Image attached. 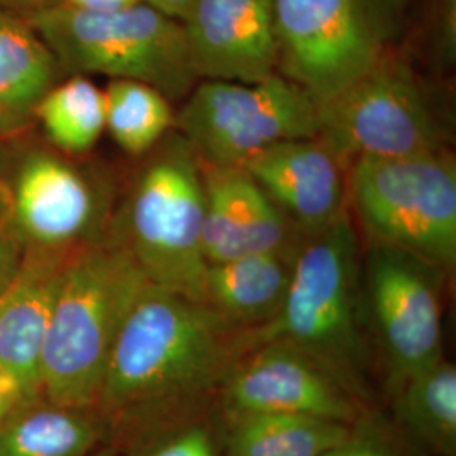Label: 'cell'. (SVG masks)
Instances as JSON below:
<instances>
[{
  "label": "cell",
  "mask_w": 456,
  "mask_h": 456,
  "mask_svg": "<svg viewBox=\"0 0 456 456\" xmlns=\"http://www.w3.org/2000/svg\"><path fill=\"white\" fill-rule=\"evenodd\" d=\"M247 352L205 303L149 284L115 338L97 409L120 446L205 411Z\"/></svg>",
  "instance_id": "6da1fadb"
},
{
  "label": "cell",
  "mask_w": 456,
  "mask_h": 456,
  "mask_svg": "<svg viewBox=\"0 0 456 456\" xmlns=\"http://www.w3.org/2000/svg\"><path fill=\"white\" fill-rule=\"evenodd\" d=\"M247 350L284 340L323 363L369 406L370 350L363 335L362 254L350 213L322 233L306 237L276 318L242 331Z\"/></svg>",
  "instance_id": "7a4b0ae2"
},
{
  "label": "cell",
  "mask_w": 456,
  "mask_h": 456,
  "mask_svg": "<svg viewBox=\"0 0 456 456\" xmlns=\"http://www.w3.org/2000/svg\"><path fill=\"white\" fill-rule=\"evenodd\" d=\"M149 279L114 242L83 245L66 265L39 360L41 397L97 408L118 330Z\"/></svg>",
  "instance_id": "3957f363"
},
{
  "label": "cell",
  "mask_w": 456,
  "mask_h": 456,
  "mask_svg": "<svg viewBox=\"0 0 456 456\" xmlns=\"http://www.w3.org/2000/svg\"><path fill=\"white\" fill-rule=\"evenodd\" d=\"M29 22L54 60L73 73L147 83L167 98L184 97L198 80L183 22L147 2L114 11L60 2L37 9Z\"/></svg>",
  "instance_id": "277c9868"
},
{
  "label": "cell",
  "mask_w": 456,
  "mask_h": 456,
  "mask_svg": "<svg viewBox=\"0 0 456 456\" xmlns=\"http://www.w3.org/2000/svg\"><path fill=\"white\" fill-rule=\"evenodd\" d=\"M203 164L183 137L169 141L134 184L122 237L151 284L203 303Z\"/></svg>",
  "instance_id": "5b68a950"
},
{
  "label": "cell",
  "mask_w": 456,
  "mask_h": 456,
  "mask_svg": "<svg viewBox=\"0 0 456 456\" xmlns=\"http://www.w3.org/2000/svg\"><path fill=\"white\" fill-rule=\"evenodd\" d=\"M348 203L369 242L408 250L448 274L455 269L456 163L448 149L354 161Z\"/></svg>",
  "instance_id": "8992f818"
},
{
  "label": "cell",
  "mask_w": 456,
  "mask_h": 456,
  "mask_svg": "<svg viewBox=\"0 0 456 456\" xmlns=\"http://www.w3.org/2000/svg\"><path fill=\"white\" fill-rule=\"evenodd\" d=\"M318 109L305 88L281 73L257 83L203 80L175 127L203 166L242 167L267 147L318 137Z\"/></svg>",
  "instance_id": "52a82bcc"
},
{
  "label": "cell",
  "mask_w": 456,
  "mask_h": 456,
  "mask_svg": "<svg viewBox=\"0 0 456 456\" xmlns=\"http://www.w3.org/2000/svg\"><path fill=\"white\" fill-rule=\"evenodd\" d=\"M318 139L343 163L438 152L444 131L412 68L386 53L318 109Z\"/></svg>",
  "instance_id": "ba28073f"
},
{
  "label": "cell",
  "mask_w": 456,
  "mask_h": 456,
  "mask_svg": "<svg viewBox=\"0 0 456 456\" xmlns=\"http://www.w3.org/2000/svg\"><path fill=\"white\" fill-rule=\"evenodd\" d=\"M448 273L392 245L370 242L362 257V310L370 322L394 394L443 359V282Z\"/></svg>",
  "instance_id": "9c48e42d"
},
{
  "label": "cell",
  "mask_w": 456,
  "mask_h": 456,
  "mask_svg": "<svg viewBox=\"0 0 456 456\" xmlns=\"http://www.w3.org/2000/svg\"><path fill=\"white\" fill-rule=\"evenodd\" d=\"M277 73L318 103L338 95L387 53L372 0H273Z\"/></svg>",
  "instance_id": "30bf717a"
},
{
  "label": "cell",
  "mask_w": 456,
  "mask_h": 456,
  "mask_svg": "<svg viewBox=\"0 0 456 456\" xmlns=\"http://www.w3.org/2000/svg\"><path fill=\"white\" fill-rule=\"evenodd\" d=\"M216 401L222 416L274 412L352 426L369 421V406L337 375L284 340L247 350L228 370Z\"/></svg>",
  "instance_id": "8fae6325"
},
{
  "label": "cell",
  "mask_w": 456,
  "mask_h": 456,
  "mask_svg": "<svg viewBox=\"0 0 456 456\" xmlns=\"http://www.w3.org/2000/svg\"><path fill=\"white\" fill-rule=\"evenodd\" d=\"M181 22L198 78L257 83L277 73L273 0H195Z\"/></svg>",
  "instance_id": "7c38bea8"
},
{
  "label": "cell",
  "mask_w": 456,
  "mask_h": 456,
  "mask_svg": "<svg viewBox=\"0 0 456 456\" xmlns=\"http://www.w3.org/2000/svg\"><path fill=\"white\" fill-rule=\"evenodd\" d=\"M242 167L303 237L322 233L348 213V171L318 137L267 147Z\"/></svg>",
  "instance_id": "4fadbf2b"
},
{
  "label": "cell",
  "mask_w": 456,
  "mask_h": 456,
  "mask_svg": "<svg viewBox=\"0 0 456 456\" xmlns=\"http://www.w3.org/2000/svg\"><path fill=\"white\" fill-rule=\"evenodd\" d=\"M207 264L301 244L293 224L244 167L203 166Z\"/></svg>",
  "instance_id": "5bb4252c"
},
{
  "label": "cell",
  "mask_w": 456,
  "mask_h": 456,
  "mask_svg": "<svg viewBox=\"0 0 456 456\" xmlns=\"http://www.w3.org/2000/svg\"><path fill=\"white\" fill-rule=\"evenodd\" d=\"M75 250L31 247L0 293V365L16 375L31 399H41V352L66 265Z\"/></svg>",
  "instance_id": "9a60e30c"
},
{
  "label": "cell",
  "mask_w": 456,
  "mask_h": 456,
  "mask_svg": "<svg viewBox=\"0 0 456 456\" xmlns=\"http://www.w3.org/2000/svg\"><path fill=\"white\" fill-rule=\"evenodd\" d=\"M17 227L31 247L73 250L94 224L88 183L69 164L48 154L24 164L16 186Z\"/></svg>",
  "instance_id": "2e32d148"
},
{
  "label": "cell",
  "mask_w": 456,
  "mask_h": 456,
  "mask_svg": "<svg viewBox=\"0 0 456 456\" xmlns=\"http://www.w3.org/2000/svg\"><path fill=\"white\" fill-rule=\"evenodd\" d=\"M303 242L208 264L203 303L237 331L271 323L286 299Z\"/></svg>",
  "instance_id": "e0dca14e"
},
{
  "label": "cell",
  "mask_w": 456,
  "mask_h": 456,
  "mask_svg": "<svg viewBox=\"0 0 456 456\" xmlns=\"http://www.w3.org/2000/svg\"><path fill=\"white\" fill-rule=\"evenodd\" d=\"M112 443L97 408L36 399L0 426V456H90Z\"/></svg>",
  "instance_id": "ac0fdd59"
},
{
  "label": "cell",
  "mask_w": 456,
  "mask_h": 456,
  "mask_svg": "<svg viewBox=\"0 0 456 456\" xmlns=\"http://www.w3.org/2000/svg\"><path fill=\"white\" fill-rule=\"evenodd\" d=\"M222 421L224 456H323L357 429L352 424L274 412L222 416Z\"/></svg>",
  "instance_id": "d6986e66"
},
{
  "label": "cell",
  "mask_w": 456,
  "mask_h": 456,
  "mask_svg": "<svg viewBox=\"0 0 456 456\" xmlns=\"http://www.w3.org/2000/svg\"><path fill=\"white\" fill-rule=\"evenodd\" d=\"M399 426L429 455L456 456V367L438 360L391 394Z\"/></svg>",
  "instance_id": "ffe728a7"
},
{
  "label": "cell",
  "mask_w": 456,
  "mask_h": 456,
  "mask_svg": "<svg viewBox=\"0 0 456 456\" xmlns=\"http://www.w3.org/2000/svg\"><path fill=\"white\" fill-rule=\"evenodd\" d=\"M54 56L33 28L0 9V109L24 114L46 95Z\"/></svg>",
  "instance_id": "44dd1931"
},
{
  "label": "cell",
  "mask_w": 456,
  "mask_h": 456,
  "mask_svg": "<svg viewBox=\"0 0 456 456\" xmlns=\"http://www.w3.org/2000/svg\"><path fill=\"white\" fill-rule=\"evenodd\" d=\"M103 94L105 129L129 154H144L175 127L169 98L147 83L112 80Z\"/></svg>",
  "instance_id": "7402d4cb"
},
{
  "label": "cell",
  "mask_w": 456,
  "mask_h": 456,
  "mask_svg": "<svg viewBox=\"0 0 456 456\" xmlns=\"http://www.w3.org/2000/svg\"><path fill=\"white\" fill-rule=\"evenodd\" d=\"M54 146L65 152H86L105 131V94L85 77L51 88L36 105Z\"/></svg>",
  "instance_id": "603a6c76"
},
{
  "label": "cell",
  "mask_w": 456,
  "mask_h": 456,
  "mask_svg": "<svg viewBox=\"0 0 456 456\" xmlns=\"http://www.w3.org/2000/svg\"><path fill=\"white\" fill-rule=\"evenodd\" d=\"M220 429L205 409L195 416L147 431L117 448H127L129 456H224Z\"/></svg>",
  "instance_id": "cb8c5ba5"
},
{
  "label": "cell",
  "mask_w": 456,
  "mask_h": 456,
  "mask_svg": "<svg viewBox=\"0 0 456 456\" xmlns=\"http://www.w3.org/2000/svg\"><path fill=\"white\" fill-rule=\"evenodd\" d=\"M367 424L369 421L357 426L355 433L348 440L326 452L323 456H401L391 446L370 438L367 435Z\"/></svg>",
  "instance_id": "d4e9b609"
},
{
  "label": "cell",
  "mask_w": 456,
  "mask_h": 456,
  "mask_svg": "<svg viewBox=\"0 0 456 456\" xmlns=\"http://www.w3.org/2000/svg\"><path fill=\"white\" fill-rule=\"evenodd\" d=\"M31 401L36 399L29 397L16 375L0 365V426Z\"/></svg>",
  "instance_id": "484cf974"
},
{
  "label": "cell",
  "mask_w": 456,
  "mask_h": 456,
  "mask_svg": "<svg viewBox=\"0 0 456 456\" xmlns=\"http://www.w3.org/2000/svg\"><path fill=\"white\" fill-rule=\"evenodd\" d=\"M16 188L0 178V239L16 225Z\"/></svg>",
  "instance_id": "4316f807"
},
{
  "label": "cell",
  "mask_w": 456,
  "mask_h": 456,
  "mask_svg": "<svg viewBox=\"0 0 456 456\" xmlns=\"http://www.w3.org/2000/svg\"><path fill=\"white\" fill-rule=\"evenodd\" d=\"M19 262L20 257H17L16 254L0 239V293L16 274Z\"/></svg>",
  "instance_id": "83f0119b"
},
{
  "label": "cell",
  "mask_w": 456,
  "mask_h": 456,
  "mask_svg": "<svg viewBox=\"0 0 456 456\" xmlns=\"http://www.w3.org/2000/svg\"><path fill=\"white\" fill-rule=\"evenodd\" d=\"M61 2L71 5V7L88 9V11H114V9L129 7V5L146 2V0H61Z\"/></svg>",
  "instance_id": "f1b7e54d"
},
{
  "label": "cell",
  "mask_w": 456,
  "mask_h": 456,
  "mask_svg": "<svg viewBox=\"0 0 456 456\" xmlns=\"http://www.w3.org/2000/svg\"><path fill=\"white\" fill-rule=\"evenodd\" d=\"M146 2L152 7H156L158 11L164 12L166 16L183 20V17L186 16V12L190 11L195 0H146Z\"/></svg>",
  "instance_id": "f546056e"
},
{
  "label": "cell",
  "mask_w": 456,
  "mask_h": 456,
  "mask_svg": "<svg viewBox=\"0 0 456 456\" xmlns=\"http://www.w3.org/2000/svg\"><path fill=\"white\" fill-rule=\"evenodd\" d=\"M375 5H377V9H387V11H391V12H395V11H401L404 5H406V2L408 0H372Z\"/></svg>",
  "instance_id": "4dcf8cb0"
},
{
  "label": "cell",
  "mask_w": 456,
  "mask_h": 456,
  "mask_svg": "<svg viewBox=\"0 0 456 456\" xmlns=\"http://www.w3.org/2000/svg\"><path fill=\"white\" fill-rule=\"evenodd\" d=\"M11 2L24 4V5H36V11H37V9H43V7H49V5L60 4L61 0H11Z\"/></svg>",
  "instance_id": "1f68e13d"
},
{
  "label": "cell",
  "mask_w": 456,
  "mask_h": 456,
  "mask_svg": "<svg viewBox=\"0 0 456 456\" xmlns=\"http://www.w3.org/2000/svg\"><path fill=\"white\" fill-rule=\"evenodd\" d=\"M90 456H122L120 455V452H118V448H117V444L114 443H109V444H105V446H102L98 452H95L94 455Z\"/></svg>",
  "instance_id": "d6a6232c"
},
{
  "label": "cell",
  "mask_w": 456,
  "mask_h": 456,
  "mask_svg": "<svg viewBox=\"0 0 456 456\" xmlns=\"http://www.w3.org/2000/svg\"><path fill=\"white\" fill-rule=\"evenodd\" d=\"M4 117H5V114H4V112H2V109H0V120H2Z\"/></svg>",
  "instance_id": "836d02e7"
}]
</instances>
